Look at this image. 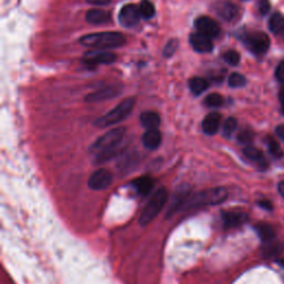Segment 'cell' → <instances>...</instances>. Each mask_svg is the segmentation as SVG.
Returning <instances> with one entry per match:
<instances>
[{"label":"cell","mask_w":284,"mask_h":284,"mask_svg":"<svg viewBox=\"0 0 284 284\" xmlns=\"http://www.w3.org/2000/svg\"><path fill=\"white\" fill-rule=\"evenodd\" d=\"M278 190H279V193L282 195V197L284 198V181H281L279 183L278 186Z\"/></svg>","instance_id":"cell-39"},{"label":"cell","mask_w":284,"mask_h":284,"mask_svg":"<svg viewBox=\"0 0 284 284\" xmlns=\"http://www.w3.org/2000/svg\"><path fill=\"white\" fill-rule=\"evenodd\" d=\"M140 17V9L136 5L129 3V5L122 7L120 13H119V22H120L121 26L131 28L139 22Z\"/></svg>","instance_id":"cell-12"},{"label":"cell","mask_w":284,"mask_h":284,"mask_svg":"<svg viewBox=\"0 0 284 284\" xmlns=\"http://www.w3.org/2000/svg\"><path fill=\"white\" fill-rule=\"evenodd\" d=\"M214 11L219 17L228 22H232L240 17V8L229 0L218 1L214 5Z\"/></svg>","instance_id":"cell-9"},{"label":"cell","mask_w":284,"mask_h":284,"mask_svg":"<svg viewBox=\"0 0 284 284\" xmlns=\"http://www.w3.org/2000/svg\"><path fill=\"white\" fill-rule=\"evenodd\" d=\"M117 60L116 53L108 50H98V49H92V50L84 53L83 63L87 66H97V64H110L113 63Z\"/></svg>","instance_id":"cell-7"},{"label":"cell","mask_w":284,"mask_h":284,"mask_svg":"<svg viewBox=\"0 0 284 284\" xmlns=\"http://www.w3.org/2000/svg\"><path fill=\"white\" fill-rule=\"evenodd\" d=\"M86 20L91 25H105L111 20V16L105 10L91 9L86 15Z\"/></svg>","instance_id":"cell-18"},{"label":"cell","mask_w":284,"mask_h":284,"mask_svg":"<svg viewBox=\"0 0 284 284\" xmlns=\"http://www.w3.org/2000/svg\"><path fill=\"white\" fill-rule=\"evenodd\" d=\"M209 87V82L201 77H193L189 80V88L195 95H200Z\"/></svg>","instance_id":"cell-24"},{"label":"cell","mask_w":284,"mask_h":284,"mask_svg":"<svg viewBox=\"0 0 284 284\" xmlns=\"http://www.w3.org/2000/svg\"><path fill=\"white\" fill-rule=\"evenodd\" d=\"M112 180L113 175L109 170H107V169H98L97 171H95L91 174L89 181H88V186H89L90 189L95 191L106 190L112 183Z\"/></svg>","instance_id":"cell-8"},{"label":"cell","mask_w":284,"mask_h":284,"mask_svg":"<svg viewBox=\"0 0 284 284\" xmlns=\"http://www.w3.org/2000/svg\"><path fill=\"white\" fill-rule=\"evenodd\" d=\"M253 140V132L251 130H242L239 134H237V141L241 144L249 145Z\"/></svg>","instance_id":"cell-32"},{"label":"cell","mask_w":284,"mask_h":284,"mask_svg":"<svg viewBox=\"0 0 284 284\" xmlns=\"http://www.w3.org/2000/svg\"><path fill=\"white\" fill-rule=\"evenodd\" d=\"M258 203H259V205L261 206V208H263L264 210H267V211H272V210H273V205H272L271 201H268V200H261Z\"/></svg>","instance_id":"cell-35"},{"label":"cell","mask_w":284,"mask_h":284,"mask_svg":"<svg viewBox=\"0 0 284 284\" xmlns=\"http://www.w3.org/2000/svg\"><path fill=\"white\" fill-rule=\"evenodd\" d=\"M168 191L166 188H160L156 191L155 193L151 195L148 202L142 209L140 217H139V223L142 226H145L150 224L155 219L159 216V213L162 211V209L166 205L168 201Z\"/></svg>","instance_id":"cell-4"},{"label":"cell","mask_w":284,"mask_h":284,"mask_svg":"<svg viewBox=\"0 0 284 284\" xmlns=\"http://www.w3.org/2000/svg\"><path fill=\"white\" fill-rule=\"evenodd\" d=\"M283 249L284 245L281 241H278L275 239L268 241V242L264 243L262 248L263 256L266 259H275L283 252Z\"/></svg>","instance_id":"cell-20"},{"label":"cell","mask_w":284,"mask_h":284,"mask_svg":"<svg viewBox=\"0 0 284 284\" xmlns=\"http://www.w3.org/2000/svg\"><path fill=\"white\" fill-rule=\"evenodd\" d=\"M190 45L192 46L194 51L200 53H206L213 50V42L211 40V38L200 32L190 34Z\"/></svg>","instance_id":"cell-14"},{"label":"cell","mask_w":284,"mask_h":284,"mask_svg":"<svg viewBox=\"0 0 284 284\" xmlns=\"http://www.w3.org/2000/svg\"><path fill=\"white\" fill-rule=\"evenodd\" d=\"M179 47V41L176 39H171L168 41V44L166 45V47L163 49V56L166 58H170L175 53L176 49Z\"/></svg>","instance_id":"cell-31"},{"label":"cell","mask_w":284,"mask_h":284,"mask_svg":"<svg viewBox=\"0 0 284 284\" xmlns=\"http://www.w3.org/2000/svg\"><path fill=\"white\" fill-rule=\"evenodd\" d=\"M228 199V190L223 187L211 188L195 193H189L184 200L181 211L190 212L197 211L205 206L218 205Z\"/></svg>","instance_id":"cell-2"},{"label":"cell","mask_w":284,"mask_h":284,"mask_svg":"<svg viewBox=\"0 0 284 284\" xmlns=\"http://www.w3.org/2000/svg\"><path fill=\"white\" fill-rule=\"evenodd\" d=\"M266 144L268 147V150L270 152V155L273 157L274 159H280L283 157V151L281 147H280V144L278 143V141H276L274 138H272L270 136H268L266 138Z\"/></svg>","instance_id":"cell-25"},{"label":"cell","mask_w":284,"mask_h":284,"mask_svg":"<svg viewBox=\"0 0 284 284\" xmlns=\"http://www.w3.org/2000/svg\"><path fill=\"white\" fill-rule=\"evenodd\" d=\"M237 121L236 118L230 117V118L226 119L223 124V128H222V133H223V137L226 138V139L231 138L234 131L237 130Z\"/></svg>","instance_id":"cell-27"},{"label":"cell","mask_w":284,"mask_h":284,"mask_svg":"<svg viewBox=\"0 0 284 284\" xmlns=\"http://www.w3.org/2000/svg\"><path fill=\"white\" fill-rule=\"evenodd\" d=\"M268 29L276 36L284 37V16L280 13H275L268 19Z\"/></svg>","instance_id":"cell-22"},{"label":"cell","mask_w":284,"mask_h":284,"mask_svg":"<svg viewBox=\"0 0 284 284\" xmlns=\"http://www.w3.org/2000/svg\"><path fill=\"white\" fill-rule=\"evenodd\" d=\"M243 155L248 160H250L251 162L255 163L261 170H266L268 168V161L264 157L263 152L259 150L258 148L252 147V145H247L243 149Z\"/></svg>","instance_id":"cell-15"},{"label":"cell","mask_w":284,"mask_h":284,"mask_svg":"<svg viewBox=\"0 0 284 284\" xmlns=\"http://www.w3.org/2000/svg\"><path fill=\"white\" fill-rule=\"evenodd\" d=\"M256 233L260 237V239L263 241L264 243L268 242V241H272L275 239V231L274 229L272 228L270 224L267 223H259L254 226Z\"/></svg>","instance_id":"cell-23"},{"label":"cell","mask_w":284,"mask_h":284,"mask_svg":"<svg viewBox=\"0 0 284 284\" xmlns=\"http://www.w3.org/2000/svg\"><path fill=\"white\" fill-rule=\"evenodd\" d=\"M111 0H87V2L91 3V5H98V6H105L108 5Z\"/></svg>","instance_id":"cell-36"},{"label":"cell","mask_w":284,"mask_h":284,"mask_svg":"<svg viewBox=\"0 0 284 284\" xmlns=\"http://www.w3.org/2000/svg\"><path fill=\"white\" fill-rule=\"evenodd\" d=\"M133 107L134 98H126L119 103L116 108H113L108 113H106L105 116L98 118L95 121V126H99V128H108V126L117 125L122 120H125L131 113Z\"/></svg>","instance_id":"cell-5"},{"label":"cell","mask_w":284,"mask_h":284,"mask_svg":"<svg viewBox=\"0 0 284 284\" xmlns=\"http://www.w3.org/2000/svg\"><path fill=\"white\" fill-rule=\"evenodd\" d=\"M126 134L125 128H116L98 138L90 145L89 151L95 155V163H105L117 155Z\"/></svg>","instance_id":"cell-1"},{"label":"cell","mask_w":284,"mask_h":284,"mask_svg":"<svg viewBox=\"0 0 284 284\" xmlns=\"http://www.w3.org/2000/svg\"><path fill=\"white\" fill-rule=\"evenodd\" d=\"M275 78L278 79L280 82L284 84V60L281 61V63L278 64V67H276Z\"/></svg>","instance_id":"cell-34"},{"label":"cell","mask_w":284,"mask_h":284,"mask_svg":"<svg viewBox=\"0 0 284 284\" xmlns=\"http://www.w3.org/2000/svg\"><path fill=\"white\" fill-rule=\"evenodd\" d=\"M121 86H118V84H112V86H108L102 88V89H99L95 92H91L84 98V100L87 102H100L105 100H109V99H112L114 97H118L119 95H121L122 92Z\"/></svg>","instance_id":"cell-11"},{"label":"cell","mask_w":284,"mask_h":284,"mask_svg":"<svg viewBox=\"0 0 284 284\" xmlns=\"http://www.w3.org/2000/svg\"><path fill=\"white\" fill-rule=\"evenodd\" d=\"M205 103L210 108H219L223 105V97L219 94H211L205 97Z\"/></svg>","instance_id":"cell-29"},{"label":"cell","mask_w":284,"mask_h":284,"mask_svg":"<svg viewBox=\"0 0 284 284\" xmlns=\"http://www.w3.org/2000/svg\"><path fill=\"white\" fill-rule=\"evenodd\" d=\"M282 113L284 114V108H282Z\"/></svg>","instance_id":"cell-41"},{"label":"cell","mask_w":284,"mask_h":284,"mask_svg":"<svg viewBox=\"0 0 284 284\" xmlns=\"http://www.w3.org/2000/svg\"><path fill=\"white\" fill-rule=\"evenodd\" d=\"M275 132L278 134V137L284 142V125H280L276 126Z\"/></svg>","instance_id":"cell-37"},{"label":"cell","mask_w":284,"mask_h":284,"mask_svg":"<svg viewBox=\"0 0 284 284\" xmlns=\"http://www.w3.org/2000/svg\"><path fill=\"white\" fill-rule=\"evenodd\" d=\"M228 83L231 88H241L244 87L245 83H247V79L243 75L239 74V72H233L229 76Z\"/></svg>","instance_id":"cell-28"},{"label":"cell","mask_w":284,"mask_h":284,"mask_svg":"<svg viewBox=\"0 0 284 284\" xmlns=\"http://www.w3.org/2000/svg\"><path fill=\"white\" fill-rule=\"evenodd\" d=\"M221 125V114L219 112H211L202 121L203 132L208 136H213L218 132Z\"/></svg>","instance_id":"cell-16"},{"label":"cell","mask_w":284,"mask_h":284,"mask_svg":"<svg viewBox=\"0 0 284 284\" xmlns=\"http://www.w3.org/2000/svg\"><path fill=\"white\" fill-rule=\"evenodd\" d=\"M243 45L255 56H263L270 48V38L262 32H245L241 37Z\"/></svg>","instance_id":"cell-6"},{"label":"cell","mask_w":284,"mask_h":284,"mask_svg":"<svg viewBox=\"0 0 284 284\" xmlns=\"http://www.w3.org/2000/svg\"><path fill=\"white\" fill-rule=\"evenodd\" d=\"M139 9H140L141 17L144 19H151L156 14L155 5H153L150 0H142Z\"/></svg>","instance_id":"cell-26"},{"label":"cell","mask_w":284,"mask_h":284,"mask_svg":"<svg viewBox=\"0 0 284 284\" xmlns=\"http://www.w3.org/2000/svg\"><path fill=\"white\" fill-rule=\"evenodd\" d=\"M249 220V216L241 211H224L222 212V222L225 229L239 228Z\"/></svg>","instance_id":"cell-13"},{"label":"cell","mask_w":284,"mask_h":284,"mask_svg":"<svg viewBox=\"0 0 284 284\" xmlns=\"http://www.w3.org/2000/svg\"><path fill=\"white\" fill-rule=\"evenodd\" d=\"M141 125L144 126L147 130H156L161 124L160 117L157 112H152V111H145V112L141 113L140 116Z\"/></svg>","instance_id":"cell-21"},{"label":"cell","mask_w":284,"mask_h":284,"mask_svg":"<svg viewBox=\"0 0 284 284\" xmlns=\"http://www.w3.org/2000/svg\"><path fill=\"white\" fill-rule=\"evenodd\" d=\"M279 263H280V266H281L284 268V259L279 260Z\"/></svg>","instance_id":"cell-40"},{"label":"cell","mask_w":284,"mask_h":284,"mask_svg":"<svg viewBox=\"0 0 284 284\" xmlns=\"http://www.w3.org/2000/svg\"><path fill=\"white\" fill-rule=\"evenodd\" d=\"M271 9V3L268 0H258V10L261 16H266Z\"/></svg>","instance_id":"cell-33"},{"label":"cell","mask_w":284,"mask_h":284,"mask_svg":"<svg viewBox=\"0 0 284 284\" xmlns=\"http://www.w3.org/2000/svg\"><path fill=\"white\" fill-rule=\"evenodd\" d=\"M153 186H155V182H153L152 178L148 175L140 176V178H138L132 181L133 189L136 190V192L141 195V197H145V195L150 193Z\"/></svg>","instance_id":"cell-17"},{"label":"cell","mask_w":284,"mask_h":284,"mask_svg":"<svg viewBox=\"0 0 284 284\" xmlns=\"http://www.w3.org/2000/svg\"><path fill=\"white\" fill-rule=\"evenodd\" d=\"M162 141L161 138V133L158 131V129L156 130H147V132L142 137V143L149 150H156L158 149Z\"/></svg>","instance_id":"cell-19"},{"label":"cell","mask_w":284,"mask_h":284,"mask_svg":"<svg viewBox=\"0 0 284 284\" xmlns=\"http://www.w3.org/2000/svg\"><path fill=\"white\" fill-rule=\"evenodd\" d=\"M223 60L230 66H237L240 63V53L236 50H228L223 53Z\"/></svg>","instance_id":"cell-30"},{"label":"cell","mask_w":284,"mask_h":284,"mask_svg":"<svg viewBox=\"0 0 284 284\" xmlns=\"http://www.w3.org/2000/svg\"><path fill=\"white\" fill-rule=\"evenodd\" d=\"M279 99H280V102H281L282 108H284V87L279 92Z\"/></svg>","instance_id":"cell-38"},{"label":"cell","mask_w":284,"mask_h":284,"mask_svg":"<svg viewBox=\"0 0 284 284\" xmlns=\"http://www.w3.org/2000/svg\"><path fill=\"white\" fill-rule=\"evenodd\" d=\"M79 42L87 48L107 50V49H114L124 46L126 38L121 32H106L86 34L80 38Z\"/></svg>","instance_id":"cell-3"},{"label":"cell","mask_w":284,"mask_h":284,"mask_svg":"<svg viewBox=\"0 0 284 284\" xmlns=\"http://www.w3.org/2000/svg\"><path fill=\"white\" fill-rule=\"evenodd\" d=\"M194 26L198 32L209 38H216L221 32V28L216 20L208 16H200L195 19Z\"/></svg>","instance_id":"cell-10"}]
</instances>
